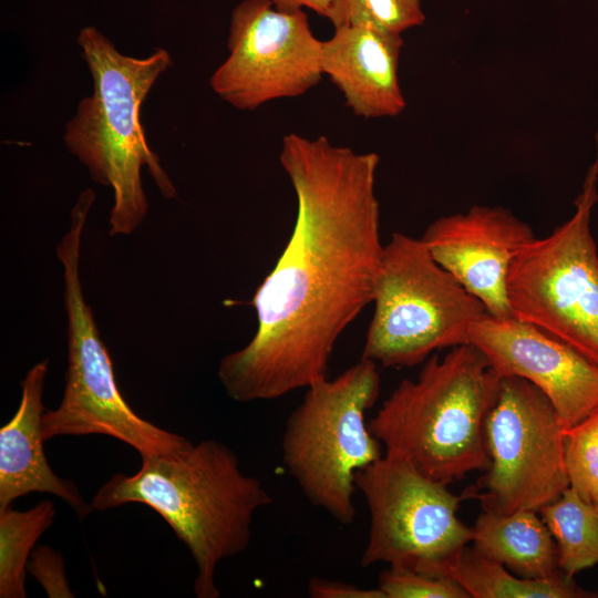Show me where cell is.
Here are the masks:
<instances>
[{"instance_id": "52a82bcc", "label": "cell", "mask_w": 598, "mask_h": 598, "mask_svg": "<svg viewBox=\"0 0 598 598\" xmlns=\"http://www.w3.org/2000/svg\"><path fill=\"white\" fill-rule=\"evenodd\" d=\"M361 358L413 367L444 348L470 343L487 311L430 254L421 238L394 233L384 245Z\"/></svg>"}, {"instance_id": "4fadbf2b", "label": "cell", "mask_w": 598, "mask_h": 598, "mask_svg": "<svg viewBox=\"0 0 598 598\" xmlns=\"http://www.w3.org/2000/svg\"><path fill=\"white\" fill-rule=\"evenodd\" d=\"M532 227L503 207L473 206L431 223L421 237L432 257L495 318L513 317L507 277Z\"/></svg>"}, {"instance_id": "e0dca14e", "label": "cell", "mask_w": 598, "mask_h": 598, "mask_svg": "<svg viewBox=\"0 0 598 598\" xmlns=\"http://www.w3.org/2000/svg\"><path fill=\"white\" fill-rule=\"evenodd\" d=\"M470 598H592L573 578L558 573L548 578H525L467 546L450 573Z\"/></svg>"}, {"instance_id": "484cf974", "label": "cell", "mask_w": 598, "mask_h": 598, "mask_svg": "<svg viewBox=\"0 0 598 598\" xmlns=\"http://www.w3.org/2000/svg\"><path fill=\"white\" fill-rule=\"evenodd\" d=\"M596 506H597V508H598V504H597Z\"/></svg>"}, {"instance_id": "277c9868", "label": "cell", "mask_w": 598, "mask_h": 598, "mask_svg": "<svg viewBox=\"0 0 598 598\" xmlns=\"http://www.w3.org/2000/svg\"><path fill=\"white\" fill-rule=\"evenodd\" d=\"M502 377L473 344L432 355L416 379H404L368 425L385 454L450 484L485 471V423Z\"/></svg>"}, {"instance_id": "ba28073f", "label": "cell", "mask_w": 598, "mask_h": 598, "mask_svg": "<svg viewBox=\"0 0 598 598\" xmlns=\"http://www.w3.org/2000/svg\"><path fill=\"white\" fill-rule=\"evenodd\" d=\"M597 156L574 215L550 235L526 244L507 277L513 317L566 342L598 363V252L590 215L598 200Z\"/></svg>"}, {"instance_id": "603a6c76", "label": "cell", "mask_w": 598, "mask_h": 598, "mask_svg": "<svg viewBox=\"0 0 598 598\" xmlns=\"http://www.w3.org/2000/svg\"><path fill=\"white\" fill-rule=\"evenodd\" d=\"M27 573L42 586L50 598H73L62 555L49 545L37 546L29 558Z\"/></svg>"}, {"instance_id": "8992f818", "label": "cell", "mask_w": 598, "mask_h": 598, "mask_svg": "<svg viewBox=\"0 0 598 598\" xmlns=\"http://www.w3.org/2000/svg\"><path fill=\"white\" fill-rule=\"evenodd\" d=\"M378 364L361 358L334 379L306 388L281 437L287 472L305 497L341 525L354 522L355 473L382 456L365 412L380 394Z\"/></svg>"}, {"instance_id": "ffe728a7", "label": "cell", "mask_w": 598, "mask_h": 598, "mask_svg": "<svg viewBox=\"0 0 598 598\" xmlns=\"http://www.w3.org/2000/svg\"><path fill=\"white\" fill-rule=\"evenodd\" d=\"M326 18L334 28L371 23L401 34L425 21L421 0H330Z\"/></svg>"}, {"instance_id": "5bb4252c", "label": "cell", "mask_w": 598, "mask_h": 598, "mask_svg": "<svg viewBox=\"0 0 598 598\" xmlns=\"http://www.w3.org/2000/svg\"><path fill=\"white\" fill-rule=\"evenodd\" d=\"M402 47L401 33L371 23L337 27L322 41V73L357 116L394 117L406 105L399 81Z\"/></svg>"}, {"instance_id": "44dd1931", "label": "cell", "mask_w": 598, "mask_h": 598, "mask_svg": "<svg viewBox=\"0 0 598 598\" xmlns=\"http://www.w3.org/2000/svg\"><path fill=\"white\" fill-rule=\"evenodd\" d=\"M565 464L569 487L598 504V408L564 430Z\"/></svg>"}, {"instance_id": "7a4b0ae2", "label": "cell", "mask_w": 598, "mask_h": 598, "mask_svg": "<svg viewBox=\"0 0 598 598\" xmlns=\"http://www.w3.org/2000/svg\"><path fill=\"white\" fill-rule=\"evenodd\" d=\"M140 503L174 530L196 564L194 594L218 598V564L245 551L255 513L272 503L262 483L246 475L236 453L203 440L167 454L143 457L132 475L114 474L95 493L94 509Z\"/></svg>"}, {"instance_id": "7402d4cb", "label": "cell", "mask_w": 598, "mask_h": 598, "mask_svg": "<svg viewBox=\"0 0 598 598\" xmlns=\"http://www.w3.org/2000/svg\"><path fill=\"white\" fill-rule=\"evenodd\" d=\"M378 588L385 598H470L450 576L396 567H389L379 575Z\"/></svg>"}, {"instance_id": "3957f363", "label": "cell", "mask_w": 598, "mask_h": 598, "mask_svg": "<svg viewBox=\"0 0 598 598\" xmlns=\"http://www.w3.org/2000/svg\"><path fill=\"white\" fill-rule=\"evenodd\" d=\"M76 43L93 80V94L79 102L63 141L91 178L113 190L109 234L130 235L148 212L143 168L163 197L177 198L175 185L150 147L140 116L144 100L172 65V58L163 48L144 58L125 55L92 25L80 30Z\"/></svg>"}, {"instance_id": "5b68a950", "label": "cell", "mask_w": 598, "mask_h": 598, "mask_svg": "<svg viewBox=\"0 0 598 598\" xmlns=\"http://www.w3.org/2000/svg\"><path fill=\"white\" fill-rule=\"evenodd\" d=\"M94 200L92 188L80 193L71 209L69 230L56 245V256L63 266L68 367L60 405L43 413L42 437L47 441L62 435L97 434L122 441L142 458L172 453L190 442L141 417L124 400L112 359L84 298L80 251Z\"/></svg>"}, {"instance_id": "30bf717a", "label": "cell", "mask_w": 598, "mask_h": 598, "mask_svg": "<svg viewBox=\"0 0 598 598\" xmlns=\"http://www.w3.org/2000/svg\"><path fill=\"white\" fill-rule=\"evenodd\" d=\"M488 466L462 494L482 509L539 511L569 487L564 427L549 399L530 382L503 377L485 423Z\"/></svg>"}, {"instance_id": "9c48e42d", "label": "cell", "mask_w": 598, "mask_h": 598, "mask_svg": "<svg viewBox=\"0 0 598 598\" xmlns=\"http://www.w3.org/2000/svg\"><path fill=\"white\" fill-rule=\"evenodd\" d=\"M354 481L370 515L361 566L384 563L450 576L473 537L457 516L464 497L385 453L359 470Z\"/></svg>"}, {"instance_id": "cb8c5ba5", "label": "cell", "mask_w": 598, "mask_h": 598, "mask_svg": "<svg viewBox=\"0 0 598 598\" xmlns=\"http://www.w3.org/2000/svg\"><path fill=\"white\" fill-rule=\"evenodd\" d=\"M311 598H385L379 588L365 589L338 580L313 577L308 582Z\"/></svg>"}, {"instance_id": "2e32d148", "label": "cell", "mask_w": 598, "mask_h": 598, "mask_svg": "<svg viewBox=\"0 0 598 598\" xmlns=\"http://www.w3.org/2000/svg\"><path fill=\"white\" fill-rule=\"evenodd\" d=\"M472 529L471 546L518 576L548 578L561 573L556 543L538 511H483Z\"/></svg>"}, {"instance_id": "ac0fdd59", "label": "cell", "mask_w": 598, "mask_h": 598, "mask_svg": "<svg viewBox=\"0 0 598 598\" xmlns=\"http://www.w3.org/2000/svg\"><path fill=\"white\" fill-rule=\"evenodd\" d=\"M557 547L558 567L567 577L598 564V508L567 487L538 511Z\"/></svg>"}, {"instance_id": "9a60e30c", "label": "cell", "mask_w": 598, "mask_h": 598, "mask_svg": "<svg viewBox=\"0 0 598 598\" xmlns=\"http://www.w3.org/2000/svg\"><path fill=\"white\" fill-rule=\"evenodd\" d=\"M49 360L34 364L21 382L16 414L0 429V507L32 492L50 493L68 503L83 518L93 508L76 485L58 476L49 465L41 431L43 389Z\"/></svg>"}, {"instance_id": "d6986e66", "label": "cell", "mask_w": 598, "mask_h": 598, "mask_svg": "<svg viewBox=\"0 0 598 598\" xmlns=\"http://www.w3.org/2000/svg\"><path fill=\"white\" fill-rule=\"evenodd\" d=\"M55 507L44 499L27 511L0 507V597L25 598V573L31 553L52 525Z\"/></svg>"}, {"instance_id": "d4e9b609", "label": "cell", "mask_w": 598, "mask_h": 598, "mask_svg": "<svg viewBox=\"0 0 598 598\" xmlns=\"http://www.w3.org/2000/svg\"><path fill=\"white\" fill-rule=\"evenodd\" d=\"M276 6L282 9L308 8L316 13L326 17L330 0H274Z\"/></svg>"}, {"instance_id": "8fae6325", "label": "cell", "mask_w": 598, "mask_h": 598, "mask_svg": "<svg viewBox=\"0 0 598 598\" xmlns=\"http://www.w3.org/2000/svg\"><path fill=\"white\" fill-rule=\"evenodd\" d=\"M321 48L303 9H282L274 0H244L231 12L229 54L209 85L240 111L300 96L323 75Z\"/></svg>"}, {"instance_id": "7c38bea8", "label": "cell", "mask_w": 598, "mask_h": 598, "mask_svg": "<svg viewBox=\"0 0 598 598\" xmlns=\"http://www.w3.org/2000/svg\"><path fill=\"white\" fill-rule=\"evenodd\" d=\"M470 343L502 378H522L539 389L564 430L598 408V363L542 329L487 313L471 328Z\"/></svg>"}, {"instance_id": "6da1fadb", "label": "cell", "mask_w": 598, "mask_h": 598, "mask_svg": "<svg viewBox=\"0 0 598 598\" xmlns=\"http://www.w3.org/2000/svg\"><path fill=\"white\" fill-rule=\"evenodd\" d=\"M279 161L297 197L295 226L251 299L256 333L217 370L227 394L243 403L327 377L339 337L373 302L384 248L377 153L289 133Z\"/></svg>"}]
</instances>
